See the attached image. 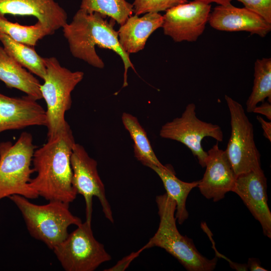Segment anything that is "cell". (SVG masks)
<instances>
[{
	"mask_svg": "<svg viewBox=\"0 0 271 271\" xmlns=\"http://www.w3.org/2000/svg\"><path fill=\"white\" fill-rule=\"evenodd\" d=\"M267 98L271 103V58L256 59L254 63L253 85L246 105L247 112H252L259 102Z\"/></svg>",
	"mask_w": 271,
	"mask_h": 271,
	"instance_id": "22",
	"label": "cell"
},
{
	"mask_svg": "<svg viewBox=\"0 0 271 271\" xmlns=\"http://www.w3.org/2000/svg\"><path fill=\"white\" fill-rule=\"evenodd\" d=\"M225 99L230 116L231 134L225 151L236 176L261 168L252 123L242 105L229 96Z\"/></svg>",
	"mask_w": 271,
	"mask_h": 271,
	"instance_id": "8",
	"label": "cell"
},
{
	"mask_svg": "<svg viewBox=\"0 0 271 271\" xmlns=\"http://www.w3.org/2000/svg\"><path fill=\"white\" fill-rule=\"evenodd\" d=\"M75 144L69 124L46 143L36 149L32 165L36 175L30 185L39 196L49 201H60L70 204L77 196L72 185L70 157Z\"/></svg>",
	"mask_w": 271,
	"mask_h": 271,
	"instance_id": "1",
	"label": "cell"
},
{
	"mask_svg": "<svg viewBox=\"0 0 271 271\" xmlns=\"http://www.w3.org/2000/svg\"><path fill=\"white\" fill-rule=\"evenodd\" d=\"M160 217L159 227L154 235L143 247L154 246L165 249L176 258L188 271H211L217 265V257L209 259L197 250L193 240L182 235L176 225V203L166 193L156 196Z\"/></svg>",
	"mask_w": 271,
	"mask_h": 271,
	"instance_id": "3",
	"label": "cell"
},
{
	"mask_svg": "<svg viewBox=\"0 0 271 271\" xmlns=\"http://www.w3.org/2000/svg\"><path fill=\"white\" fill-rule=\"evenodd\" d=\"M80 9L111 18L120 26L133 13V7L125 0H81Z\"/></svg>",
	"mask_w": 271,
	"mask_h": 271,
	"instance_id": "23",
	"label": "cell"
},
{
	"mask_svg": "<svg viewBox=\"0 0 271 271\" xmlns=\"http://www.w3.org/2000/svg\"><path fill=\"white\" fill-rule=\"evenodd\" d=\"M45 109L37 100L29 95L21 97L7 96L0 92V133L32 126H45Z\"/></svg>",
	"mask_w": 271,
	"mask_h": 271,
	"instance_id": "14",
	"label": "cell"
},
{
	"mask_svg": "<svg viewBox=\"0 0 271 271\" xmlns=\"http://www.w3.org/2000/svg\"><path fill=\"white\" fill-rule=\"evenodd\" d=\"M121 120L133 142L134 154L136 159L148 167L152 165L163 166L155 154L147 133L138 118L130 113L123 112Z\"/></svg>",
	"mask_w": 271,
	"mask_h": 271,
	"instance_id": "20",
	"label": "cell"
},
{
	"mask_svg": "<svg viewBox=\"0 0 271 271\" xmlns=\"http://www.w3.org/2000/svg\"><path fill=\"white\" fill-rule=\"evenodd\" d=\"M46 74L41 84L42 98L46 104L47 138L53 137L68 124L66 111L72 105L71 93L83 79L82 71H72L61 65L55 57L44 58Z\"/></svg>",
	"mask_w": 271,
	"mask_h": 271,
	"instance_id": "6",
	"label": "cell"
},
{
	"mask_svg": "<svg viewBox=\"0 0 271 271\" xmlns=\"http://www.w3.org/2000/svg\"><path fill=\"white\" fill-rule=\"evenodd\" d=\"M161 138L176 141L185 145L198 160L199 165L205 166L207 156L202 146L205 137H211L218 142L223 139L221 127L216 124L207 122L198 118L194 103L187 104L180 117L163 124L160 130Z\"/></svg>",
	"mask_w": 271,
	"mask_h": 271,
	"instance_id": "9",
	"label": "cell"
},
{
	"mask_svg": "<svg viewBox=\"0 0 271 271\" xmlns=\"http://www.w3.org/2000/svg\"><path fill=\"white\" fill-rule=\"evenodd\" d=\"M207 3H215L219 5H226L231 3L232 0H202Z\"/></svg>",
	"mask_w": 271,
	"mask_h": 271,
	"instance_id": "31",
	"label": "cell"
},
{
	"mask_svg": "<svg viewBox=\"0 0 271 271\" xmlns=\"http://www.w3.org/2000/svg\"><path fill=\"white\" fill-rule=\"evenodd\" d=\"M211 7L210 4L194 0L167 10L162 27L164 34L176 42L196 41L205 30Z\"/></svg>",
	"mask_w": 271,
	"mask_h": 271,
	"instance_id": "11",
	"label": "cell"
},
{
	"mask_svg": "<svg viewBox=\"0 0 271 271\" xmlns=\"http://www.w3.org/2000/svg\"><path fill=\"white\" fill-rule=\"evenodd\" d=\"M163 22V16L159 13H146L142 17L130 16L117 31L121 47L128 54L141 51L149 36L162 27Z\"/></svg>",
	"mask_w": 271,
	"mask_h": 271,
	"instance_id": "17",
	"label": "cell"
},
{
	"mask_svg": "<svg viewBox=\"0 0 271 271\" xmlns=\"http://www.w3.org/2000/svg\"><path fill=\"white\" fill-rule=\"evenodd\" d=\"M9 198L21 212L30 234L52 250L67 237L70 226H77L82 222L71 213L66 202L49 201L39 205L19 195Z\"/></svg>",
	"mask_w": 271,
	"mask_h": 271,
	"instance_id": "4",
	"label": "cell"
},
{
	"mask_svg": "<svg viewBox=\"0 0 271 271\" xmlns=\"http://www.w3.org/2000/svg\"><path fill=\"white\" fill-rule=\"evenodd\" d=\"M0 80L36 100L42 99L41 83L30 72L10 56L0 46Z\"/></svg>",
	"mask_w": 271,
	"mask_h": 271,
	"instance_id": "18",
	"label": "cell"
},
{
	"mask_svg": "<svg viewBox=\"0 0 271 271\" xmlns=\"http://www.w3.org/2000/svg\"><path fill=\"white\" fill-rule=\"evenodd\" d=\"M35 149L32 135L26 131L14 144L10 141L0 143V200L14 195L29 199L39 197L30 185Z\"/></svg>",
	"mask_w": 271,
	"mask_h": 271,
	"instance_id": "5",
	"label": "cell"
},
{
	"mask_svg": "<svg viewBox=\"0 0 271 271\" xmlns=\"http://www.w3.org/2000/svg\"><path fill=\"white\" fill-rule=\"evenodd\" d=\"M252 112L262 114L269 120H271V104L269 102H262L261 104L256 106Z\"/></svg>",
	"mask_w": 271,
	"mask_h": 271,
	"instance_id": "28",
	"label": "cell"
},
{
	"mask_svg": "<svg viewBox=\"0 0 271 271\" xmlns=\"http://www.w3.org/2000/svg\"><path fill=\"white\" fill-rule=\"evenodd\" d=\"M52 250L66 271H93L111 259L94 237L91 221L85 220Z\"/></svg>",
	"mask_w": 271,
	"mask_h": 271,
	"instance_id": "7",
	"label": "cell"
},
{
	"mask_svg": "<svg viewBox=\"0 0 271 271\" xmlns=\"http://www.w3.org/2000/svg\"><path fill=\"white\" fill-rule=\"evenodd\" d=\"M256 119L260 123L263 131V136L271 141V122L264 120L261 116L257 115Z\"/></svg>",
	"mask_w": 271,
	"mask_h": 271,
	"instance_id": "29",
	"label": "cell"
},
{
	"mask_svg": "<svg viewBox=\"0 0 271 271\" xmlns=\"http://www.w3.org/2000/svg\"><path fill=\"white\" fill-rule=\"evenodd\" d=\"M267 180L259 169L237 176L232 192L238 195L261 225L263 234L271 238V212L267 204Z\"/></svg>",
	"mask_w": 271,
	"mask_h": 271,
	"instance_id": "12",
	"label": "cell"
},
{
	"mask_svg": "<svg viewBox=\"0 0 271 271\" xmlns=\"http://www.w3.org/2000/svg\"><path fill=\"white\" fill-rule=\"evenodd\" d=\"M247 264V268L251 271H266L267 270L263 267L258 259L253 257L248 258Z\"/></svg>",
	"mask_w": 271,
	"mask_h": 271,
	"instance_id": "30",
	"label": "cell"
},
{
	"mask_svg": "<svg viewBox=\"0 0 271 271\" xmlns=\"http://www.w3.org/2000/svg\"><path fill=\"white\" fill-rule=\"evenodd\" d=\"M208 22L213 28L222 31H245L264 37L271 30V24L245 8L231 4L219 5L210 14Z\"/></svg>",
	"mask_w": 271,
	"mask_h": 271,
	"instance_id": "16",
	"label": "cell"
},
{
	"mask_svg": "<svg viewBox=\"0 0 271 271\" xmlns=\"http://www.w3.org/2000/svg\"><path fill=\"white\" fill-rule=\"evenodd\" d=\"M0 32L16 42L35 47L44 37L52 35L39 22L33 25H22L9 21L5 17H0Z\"/></svg>",
	"mask_w": 271,
	"mask_h": 271,
	"instance_id": "24",
	"label": "cell"
},
{
	"mask_svg": "<svg viewBox=\"0 0 271 271\" xmlns=\"http://www.w3.org/2000/svg\"><path fill=\"white\" fill-rule=\"evenodd\" d=\"M149 168L152 169L161 179L166 193L176 203L175 217L179 224H182L188 218L186 203L190 191L197 187L198 181L192 182H184L178 179L170 165L158 167L154 165Z\"/></svg>",
	"mask_w": 271,
	"mask_h": 271,
	"instance_id": "19",
	"label": "cell"
},
{
	"mask_svg": "<svg viewBox=\"0 0 271 271\" xmlns=\"http://www.w3.org/2000/svg\"><path fill=\"white\" fill-rule=\"evenodd\" d=\"M218 143L207 152L206 170L197 186L204 197L214 202L232 192L237 177L225 151L219 148Z\"/></svg>",
	"mask_w": 271,
	"mask_h": 271,
	"instance_id": "13",
	"label": "cell"
},
{
	"mask_svg": "<svg viewBox=\"0 0 271 271\" xmlns=\"http://www.w3.org/2000/svg\"><path fill=\"white\" fill-rule=\"evenodd\" d=\"M33 16L54 34L67 23V14L55 0H0V17Z\"/></svg>",
	"mask_w": 271,
	"mask_h": 271,
	"instance_id": "15",
	"label": "cell"
},
{
	"mask_svg": "<svg viewBox=\"0 0 271 271\" xmlns=\"http://www.w3.org/2000/svg\"><path fill=\"white\" fill-rule=\"evenodd\" d=\"M70 162L73 186L77 193L82 195L85 200L86 220L91 221L92 199L96 197L101 204L105 217L113 223L112 212L106 197L104 186L97 171V162L89 156L82 145L75 143L72 149Z\"/></svg>",
	"mask_w": 271,
	"mask_h": 271,
	"instance_id": "10",
	"label": "cell"
},
{
	"mask_svg": "<svg viewBox=\"0 0 271 271\" xmlns=\"http://www.w3.org/2000/svg\"><path fill=\"white\" fill-rule=\"evenodd\" d=\"M144 250L143 247H142L136 252H133L128 255L123 257L122 259L119 260L116 264L112 267L105 269L107 271H116V270H124L129 265L131 261L138 256Z\"/></svg>",
	"mask_w": 271,
	"mask_h": 271,
	"instance_id": "27",
	"label": "cell"
},
{
	"mask_svg": "<svg viewBox=\"0 0 271 271\" xmlns=\"http://www.w3.org/2000/svg\"><path fill=\"white\" fill-rule=\"evenodd\" d=\"M107 17L98 13H87L79 9L70 23L62 27L63 35L67 40L72 56L90 65L103 68L104 63L95 51V47L112 50L121 58L124 65L123 87L127 86V71L134 70L129 54L121 47L118 32L113 26L114 21L108 22Z\"/></svg>",
	"mask_w": 271,
	"mask_h": 271,
	"instance_id": "2",
	"label": "cell"
},
{
	"mask_svg": "<svg viewBox=\"0 0 271 271\" xmlns=\"http://www.w3.org/2000/svg\"><path fill=\"white\" fill-rule=\"evenodd\" d=\"M187 2V0H134L132 4L133 13L139 16L148 13H159Z\"/></svg>",
	"mask_w": 271,
	"mask_h": 271,
	"instance_id": "25",
	"label": "cell"
},
{
	"mask_svg": "<svg viewBox=\"0 0 271 271\" xmlns=\"http://www.w3.org/2000/svg\"><path fill=\"white\" fill-rule=\"evenodd\" d=\"M246 9L257 14L271 24V0H237Z\"/></svg>",
	"mask_w": 271,
	"mask_h": 271,
	"instance_id": "26",
	"label": "cell"
},
{
	"mask_svg": "<svg viewBox=\"0 0 271 271\" xmlns=\"http://www.w3.org/2000/svg\"><path fill=\"white\" fill-rule=\"evenodd\" d=\"M0 42L10 56L29 72L43 80L46 74L44 58L36 52L34 47L16 42L1 32Z\"/></svg>",
	"mask_w": 271,
	"mask_h": 271,
	"instance_id": "21",
	"label": "cell"
}]
</instances>
